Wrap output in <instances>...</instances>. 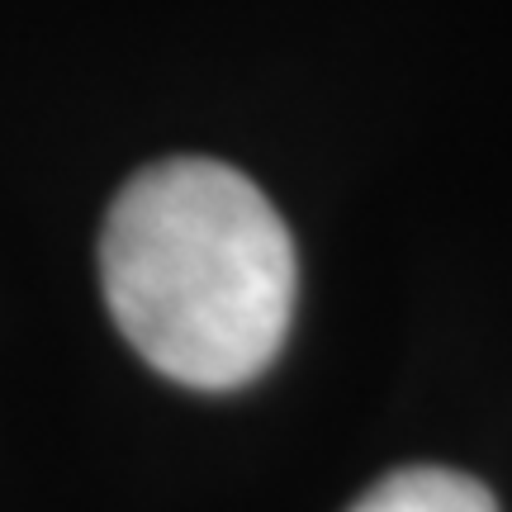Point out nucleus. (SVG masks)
I'll use <instances>...</instances> for the list:
<instances>
[{"mask_svg":"<svg viewBox=\"0 0 512 512\" xmlns=\"http://www.w3.org/2000/svg\"><path fill=\"white\" fill-rule=\"evenodd\" d=\"M100 290L128 347L190 389H242L294 318L299 261L285 219L242 171L166 157L114 195Z\"/></svg>","mask_w":512,"mask_h":512,"instance_id":"1","label":"nucleus"},{"mask_svg":"<svg viewBox=\"0 0 512 512\" xmlns=\"http://www.w3.org/2000/svg\"><path fill=\"white\" fill-rule=\"evenodd\" d=\"M347 512H498L494 494L479 479L446 465H408L384 475Z\"/></svg>","mask_w":512,"mask_h":512,"instance_id":"2","label":"nucleus"}]
</instances>
